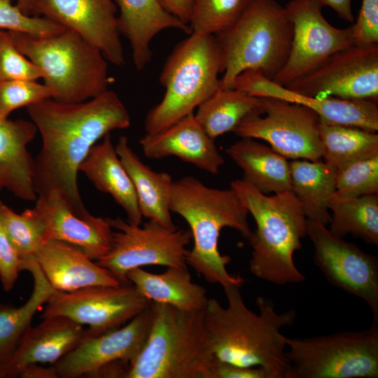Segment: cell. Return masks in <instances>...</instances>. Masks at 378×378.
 Here are the masks:
<instances>
[{"label":"cell","mask_w":378,"mask_h":378,"mask_svg":"<svg viewBox=\"0 0 378 378\" xmlns=\"http://www.w3.org/2000/svg\"><path fill=\"white\" fill-rule=\"evenodd\" d=\"M53 90L36 80H13L0 83V118H8L13 111L52 99Z\"/></svg>","instance_id":"37"},{"label":"cell","mask_w":378,"mask_h":378,"mask_svg":"<svg viewBox=\"0 0 378 378\" xmlns=\"http://www.w3.org/2000/svg\"><path fill=\"white\" fill-rule=\"evenodd\" d=\"M24 378H57V373L52 365L49 368H43L38 364H32L25 368L20 373Z\"/></svg>","instance_id":"45"},{"label":"cell","mask_w":378,"mask_h":378,"mask_svg":"<svg viewBox=\"0 0 378 378\" xmlns=\"http://www.w3.org/2000/svg\"><path fill=\"white\" fill-rule=\"evenodd\" d=\"M307 235L314 248V260L328 281L363 300L378 321V259L356 244L332 235L318 222L307 219Z\"/></svg>","instance_id":"15"},{"label":"cell","mask_w":378,"mask_h":378,"mask_svg":"<svg viewBox=\"0 0 378 378\" xmlns=\"http://www.w3.org/2000/svg\"><path fill=\"white\" fill-rule=\"evenodd\" d=\"M321 6H330L344 20L353 22L354 17L351 10V0H316Z\"/></svg>","instance_id":"44"},{"label":"cell","mask_w":378,"mask_h":378,"mask_svg":"<svg viewBox=\"0 0 378 378\" xmlns=\"http://www.w3.org/2000/svg\"><path fill=\"white\" fill-rule=\"evenodd\" d=\"M169 209L188 223L194 244L186 255V264L210 284L223 288L241 287L246 279L227 270L231 258L218 250L220 232L224 227L237 231L244 239L252 234L248 215L237 192L232 188L206 186L195 177L188 176L172 184Z\"/></svg>","instance_id":"3"},{"label":"cell","mask_w":378,"mask_h":378,"mask_svg":"<svg viewBox=\"0 0 378 378\" xmlns=\"http://www.w3.org/2000/svg\"><path fill=\"white\" fill-rule=\"evenodd\" d=\"M287 378H377L378 328L328 335L286 337Z\"/></svg>","instance_id":"9"},{"label":"cell","mask_w":378,"mask_h":378,"mask_svg":"<svg viewBox=\"0 0 378 378\" xmlns=\"http://www.w3.org/2000/svg\"><path fill=\"white\" fill-rule=\"evenodd\" d=\"M232 88L255 97H272L302 105L313 110L328 124L355 127L374 132L378 130V106L377 102L374 100L308 96L279 85L253 70L238 75Z\"/></svg>","instance_id":"18"},{"label":"cell","mask_w":378,"mask_h":378,"mask_svg":"<svg viewBox=\"0 0 378 378\" xmlns=\"http://www.w3.org/2000/svg\"><path fill=\"white\" fill-rule=\"evenodd\" d=\"M230 188L256 225L248 239L252 248L250 272L277 285L304 281L293 260L307 235V218L296 195L291 191L267 195L243 179L232 181Z\"/></svg>","instance_id":"4"},{"label":"cell","mask_w":378,"mask_h":378,"mask_svg":"<svg viewBox=\"0 0 378 378\" xmlns=\"http://www.w3.org/2000/svg\"><path fill=\"white\" fill-rule=\"evenodd\" d=\"M86 334L83 326L62 316L43 318L29 326L8 360L0 367V378L19 377L32 364L53 365L74 349Z\"/></svg>","instance_id":"20"},{"label":"cell","mask_w":378,"mask_h":378,"mask_svg":"<svg viewBox=\"0 0 378 378\" xmlns=\"http://www.w3.org/2000/svg\"><path fill=\"white\" fill-rule=\"evenodd\" d=\"M322 158L336 169L378 153V134L358 127L328 124L321 120Z\"/></svg>","instance_id":"33"},{"label":"cell","mask_w":378,"mask_h":378,"mask_svg":"<svg viewBox=\"0 0 378 378\" xmlns=\"http://www.w3.org/2000/svg\"><path fill=\"white\" fill-rule=\"evenodd\" d=\"M0 30L43 38L59 34L66 29L45 17L25 14L12 0H0Z\"/></svg>","instance_id":"38"},{"label":"cell","mask_w":378,"mask_h":378,"mask_svg":"<svg viewBox=\"0 0 378 378\" xmlns=\"http://www.w3.org/2000/svg\"><path fill=\"white\" fill-rule=\"evenodd\" d=\"M293 24L287 61L272 79L286 85L312 71L334 52L354 45L352 26L333 27L324 18L316 0H291L285 7Z\"/></svg>","instance_id":"16"},{"label":"cell","mask_w":378,"mask_h":378,"mask_svg":"<svg viewBox=\"0 0 378 378\" xmlns=\"http://www.w3.org/2000/svg\"><path fill=\"white\" fill-rule=\"evenodd\" d=\"M42 70L21 53L6 30H0V83L43 78Z\"/></svg>","instance_id":"39"},{"label":"cell","mask_w":378,"mask_h":378,"mask_svg":"<svg viewBox=\"0 0 378 378\" xmlns=\"http://www.w3.org/2000/svg\"><path fill=\"white\" fill-rule=\"evenodd\" d=\"M335 193L347 197L378 194V153L337 169Z\"/></svg>","instance_id":"36"},{"label":"cell","mask_w":378,"mask_h":378,"mask_svg":"<svg viewBox=\"0 0 378 378\" xmlns=\"http://www.w3.org/2000/svg\"><path fill=\"white\" fill-rule=\"evenodd\" d=\"M34 260L51 286L71 292L93 286H118L121 283L106 268L78 248L65 242L43 243Z\"/></svg>","instance_id":"22"},{"label":"cell","mask_w":378,"mask_h":378,"mask_svg":"<svg viewBox=\"0 0 378 378\" xmlns=\"http://www.w3.org/2000/svg\"><path fill=\"white\" fill-rule=\"evenodd\" d=\"M13 1V0H12ZM17 6L25 14L36 15L38 0H14ZM37 16V15H36Z\"/></svg>","instance_id":"46"},{"label":"cell","mask_w":378,"mask_h":378,"mask_svg":"<svg viewBox=\"0 0 378 378\" xmlns=\"http://www.w3.org/2000/svg\"><path fill=\"white\" fill-rule=\"evenodd\" d=\"M119 9L118 27L130 41L132 59L138 71L150 62V43L160 31L179 29L191 34L190 26L166 11L158 0H114Z\"/></svg>","instance_id":"24"},{"label":"cell","mask_w":378,"mask_h":378,"mask_svg":"<svg viewBox=\"0 0 378 378\" xmlns=\"http://www.w3.org/2000/svg\"><path fill=\"white\" fill-rule=\"evenodd\" d=\"M214 36L221 57L220 86L230 89L246 70L271 80L276 76L290 53L293 24L276 0H251L232 26Z\"/></svg>","instance_id":"6"},{"label":"cell","mask_w":378,"mask_h":378,"mask_svg":"<svg viewBox=\"0 0 378 378\" xmlns=\"http://www.w3.org/2000/svg\"><path fill=\"white\" fill-rule=\"evenodd\" d=\"M115 150L134 185L142 215L169 228L177 227L169 209L172 177L165 172H155L144 164L129 145L128 138L121 136Z\"/></svg>","instance_id":"26"},{"label":"cell","mask_w":378,"mask_h":378,"mask_svg":"<svg viewBox=\"0 0 378 378\" xmlns=\"http://www.w3.org/2000/svg\"><path fill=\"white\" fill-rule=\"evenodd\" d=\"M263 114L246 117L232 131L241 138L262 139L285 158L321 160V118L313 110L284 100L260 97Z\"/></svg>","instance_id":"12"},{"label":"cell","mask_w":378,"mask_h":378,"mask_svg":"<svg viewBox=\"0 0 378 378\" xmlns=\"http://www.w3.org/2000/svg\"><path fill=\"white\" fill-rule=\"evenodd\" d=\"M139 144L148 158L175 156L212 174H217L224 164L214 139L206 133L194 113L156 133H146Z\"/></svg>","instance_id":"21"},{"label":"cell","mask_w":378,"mask_h":378,"mask_svg":"<svg viewBox=\"0 0 378 378\" xmlns=\"http://www.w3.org/2000/svg\"><path fill=\"white\" fill-rule=\"evenodd\" d=\"M22 270H27L32 274L34 289L28 300L20 307L0 305V367L15 351L22 335L31 326L36 312L55 290L35 260L26 263Z\"/></svg>","instance_id":"31"},{"label":"cell","mask_w":378,"mask_h":378,"mask_svg":"<svg viewBox=\"0 0 378 378\" xmlns=\"http://www.w3.org/2000/svg\"><path fill=\"white\" fill-rule=\"evenodd\" d=\"M239 286L224 289L227 306L209 298L204 309L208 348L215 362L262 368L268 378H287L286 337L281 330L293 324V309L279 313L263 297L256 298L259 313L246 305Z\"/></svg>","instance_id":"2"},{"label":"cell","mask_w":378,"mask_h":378,"mask_svg":"<svg viewBox=\"0 0 378 378\" xmlns=\"http://www.w3.org/2000/svg\"><path fill=\"white\" fill-rule=\"evenodd\" d=\"M352 26L354 44L378 42V0H362L356 22Z\"/></svg>","instance_id":"40"},{"label":"cell","mask_w":378,"mask_h":378,"mask_svg":"<svg viewBox=\"0 0 378 378\" xmlns=\"http://www.w3.org/2000/svg\"><path fill=\"white\" fill-rule=\"evenodd\" d=\"M153 318L150 305L121 328L86 332L78 345L53 364L58 377H123L142 348Z\"/></svg>","instance_id":"11"},{"label":"cell","mask_w":378,"mask_h":378,"mask_svg":"<svg viewBox=\"0 0 378 378\" xmlns=\"http://www.w3.org/2000/svg\"><path fill=\"white\" fill-rule=\"evenodd\" d=\"M20 271V258L0 218V281L6 292L13 289Z\"/></svg>","instance_id":"41"},{"label":"cell","mask_w":378,"mask_h":378,"mask_svg":"<svg viewBox=\"0 0 378 378\" xmlns=\"http://www.w3.org/2000/svg\"><path fill=\"white\" fill-rule=\"evenodd\" d=\"M0 218L20 258L22 271L26 263L34 260L36 252L44 243V221L34 207L19 214L2 202Z\"/></svg>","instance_id":"34"},{"label":"cell","mask_w":378,"mask_h":378,"mask_svg":"<svg viewBox=\"0 0 378 378\" xmlns=\"http://www.w3.org/2000/svg\"><path fill=\"white\" fill-rule=\"evenodd\" d=\"M8 31L18 50L42 70L44 84L54 92L53 99L79 103L108 90V61L77 33L66 29L41 38Z\"/></svg>","instance_id":"7"},{"label":"cell","mask_w":378,"mask_h":378,"mask_svg":"<svg viewBox=\"0 0 378 378\" xmlns=\"http://www.w3.org/2000/svg\"><path fill=\"white\" fill-rule=\"evenodd\" d=\"M107 219L116 231H113L108 252L95 262L121 284H130L127 273L142 266L188 270L187 246L192 239L190 230L169 229L152 220L141 227L120 217Z\"/></svg>","instance_id":"10"},{"label":"cell","mask_w":378,"mask_h":378,"mask_svg":"<svg viewBox=\"0 0 378 378\" xmlns=\"http://www.w3.org/2000/svg\"><path fill=\"white\" fill-rule=\"evenodd\" d=\"M127 279L151 302L187 311L204 310L208 302L206 290L192 282L188 270L167 267L154 274L137 267L127 273Z\"/></svg>","instance_id":"28"},{"label":"cell","mask_w":378,"mask_h":378,"mask_svg":"<svg viewBox=\"0 0 378 378\" xmlns=\"http://www.w3.org/2000/svg\"><path fill=\"white\" fill-rule=\"evenodd\" d=\"M34 208L45 223L44 242H65L94 261L109 250L113 230L107 218L76 214L56 190L38 195Z\"/></svg>","instance_id":"19"},{"label":"cell","mask_w":378,"mask_h":378,"mask_svg":"<svg viewBox=\"0 0 378 378\" xmlns=\"http://www.w3.org/2000/svg\"><path fill=\"white\" fill-rule=\"evenodd\" d=\"M158 1L166 11L190 25L192 0H158Z\"/></svg>","instance_id":"43"},{"label":"cell","mask_w":378,"mask_h":378,"mask_svg":"<svg viewBox=\"0 0 378 378\" xmlns=\"http://www.w3.org/2000/svg\"><path fill=\"white\" fill-rule=\"evenodd\" d=\"M41 318L67 317L88 326L86 332L99 335L119 328L148 308L151 301L134 285L93 286L71 292L55 290Z\"/></svg>","instance_id":"13"},{"label":"cell","mask_w":378,"mask_h":378,"mask_svg":"<svg viewBox=\"0 0 378 378\" xmlns=\"http://www.w3.org/2000/svg\"><path fill=\"white\" fill-rule=\"evenodd\" d=\"M251 0H192V32L216 35L232 26Z\"/></svg>","instance_id":"35"},{"label":"cell","mask_w":378,"mask_h":378,"mask_svg":"<svg viewBox=\"0 0 378 378\" xmlns=\"http://www.w3.org/2000/svg\"><path fill=\"white\" fill-rule=\"evenodd\" d=\"M292 192L300 202L307 219L327 227L331 220L329 202L336 190L337 169L320 160L290 162Z\"/></svg>","instance_id":"29"},{"label":"cell","mask_w":378,"mask_h":378,"mask_svg":"<svg viewBox=\"0 0 378 378\" xmlns=\"http://www.w3.org/2000/svg\"><path fill=\"white\" fill-rule=\"evenodd\" d=\"M42 144L34 158L35 191H58L78 214H90L78 187L79 167L92 147L112 130L130 125V116L117 93L107 90L79 103L46 99L27 107Z\"/></svg>","instance_id":"1"},{"label":"cell","mask_w":378,"mask_h":378,"mask_svg":"<svg viewBox=\"0 0 378 378\" xmlns=\"http://www.w3.org/2000/svg\"><path fill=\"white\" fill-rule=\"evenodd\" d=\"M316 97L378 99V45H352L285 85Z\"/></svg>","instance_id":"14"},{"label":"cell","mask_w":378,"mask_h":378,"mask_svg":"<svg viewBox=\"0 0 378 378\" xmlns=\"http://www.w3.org/2000/svg\"><path fill=\"white\" fill-rule=\"evenodd\" d=\"M225 151L242 169V179L262 192H292L290 162L272 148L251 138H241Z\"/></svg>","instance_id":"27"},{"label":"cell","mask_w":378,"mask_h":378,"mask_svg":"<svg viewBox=\"0 0 378 378\" xmlns=\"http://www.w3.org/2000/svg\"><path fill=\"white\" fill-rule=\"evenodd\" d=\"M38 130L32 121L0 118V191L35 202L34 158L28 150Z\"/></svg>","instance_id":"23"},{"label":"cell","mask_w":378,"mask_h":378,"mask_svg":"<svg viewBox=\"0 0 378 378\" xmlns=\"http://www.w3.org/2000/svg\"><path fill=\"white\" fill-rule=\"evenodd\" d=\"M221 57L214 35L192 32L168 57L160 81L162 101L147 113L146 133H156L194 113L220 86Z\"/></svg>","instance_id":"8"},{"label":"cell","mask_w":378,"mask_h":378,"mask_svg":"<svg viewBox=\"0 0 378 378\" xmlns=\"http://www.w3.org/2000/svg\"><path fill=\"white\" fill-rule=\"evenodd\" d=\"M213 378H268V376L260 368L241 367L216 362Z\"/></svg>","instance_id":"42"},{"label":"cell","mask_w":378,"mask_h":378,"mask_svg":"<svg viewBox=\"0 0 378 378\" xmlns=\"http://www.w3.org/2000/svg\"><path fill=\"white\" fill-rule=\"evenodd\" d=\"M263 114L260 97L242 90L220 87L197 107L195 114L213 139L233 130L248 115Z\"/></svg>","instance_id":"30"},{"label":"cell","mask_w":378,"mask_h":378,"mask_svg":"<svg viewBox=\"0 0 378 378\" xmlns=\"http://www.w3.org/2000/svg\"><path fill=\"white\" fill-rule=\"evenodd\" d=\"M147 338L123 378H213L204 309L187 311L151 302Z\"/></svg>","instance_id":"5"},{"label":"cell","mask_w":378,"mask_h":378,"mask_svg":"<svg viewBox=\"0 0 378 378\" xmlns=\"http://www.w3.org/2000/svg\"><path fill=\"white\" fill-rule=\"evenodd\" d=\"M81 171L95 188L112 196L127 216V221L141 225V214L132 181L115 150L108 133L95 144L81 163Z\"/></svg>","instance_id":"25"},{"label":"cell","mask_w":378,"mask_h":378,"mask_svg":"<svg viewBox=\"0 0 378 378\" xmlns=\"http://www.w3.org/2000/svg\"><path fill=\"white\" fill-rule=\"evenodd\" d=\"M329 209L332 215L328 230L332 235L343 239L350 234L378 245V194L347 197L335 192Z\"/></svg>","instance_id":"32"},{"label":"cell","mask_w":378,"mask_h":378,"mask_svg":"<svg viewBox=\"0 0 378 378\" xmlns=\"http://www.w3.org/2000/svg\"><path fill=\"white\" fill-rule=\"evenodd\" d=\"M36 15L77 33L113 64H125L114 0H38Z\"/></svg>","instance_id":"17"}]
</instances>
